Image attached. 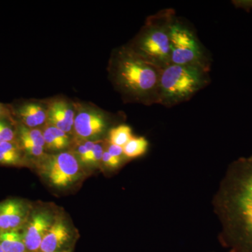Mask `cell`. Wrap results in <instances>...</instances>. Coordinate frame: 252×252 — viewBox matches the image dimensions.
Returning a JSON list of instances; mask_svg holds the SVG:
<instances>
[{
    "instance_id": "2",
    "label": "cell",
    "mask_w": 252,
    "mask_h": 252,
    "mask_svg": "<svg viewBox=\"0 0 252 252\" xmlns=\"http://www.w3.org/2000/svg\"><path fill=\"white\" fill-rule=\"evenodd\" d=\"M111 81L126 102L158 104L161 69L127 45L113 51L108 68Z\"/></svg>"
},
{
    "instance_id": "5",
    "label": "cell",
    "mask_w": 252,
    "mask_h": 252,
    "mask_svg": "<svg viewBox=\"0 0 252 252\" xmlns=\"http://www.w3.org/2000/svg\"><path fill=\"white\" fill-rule=\"evenodd\" d=\"M170 64L195 66L210 70L207 53L189 26L176 17L170 31Z\"/></svg>"
},
{
    "instance_id": "17",
    "label": "cell",
    "mask_w": 252,
    "mask_h": 252,
    "mask_svg": "<svg viewBox=\"0 0 252 252\" xmlns=\"http://www.w3.org/2000/svg\"><path fill=\"white\" fill-rule=\"evenodd\" d=\"M17 137L27 139L36 145L41 147H45L43 132L36 128H31L19 124L18 125Z\"/></svg>"
},
{
    "instance_id": "12",
    "label": "cell",
    "mask_w": 252,
    "mask_h": 252,
    "mask_svg": "<svg viewBox=\"0 0 252 252\" xmlns=\"http://www.w3.org/2000/svg\"><path fill=\"white\" fill-rule=\"evenodd\" d=\"M75 114L72 106L64 99H56L47 109V122L50 126L69 133L74 126Z\"/></svg>"
},
{
    "instance_id": "24",
    "label": "cell",
    "mask_w": 252,
    "mask_h": 252,
    "mask_svg": "<svg viewBox=\"0 0 252 252\" xmlns=\"http://www.w3.org/2000/svg\"><path fill=\"white\" fill-rule=\"evenodd\" d=\"M107 152L112 157L118 158L122 159V156L124 155L123 147L115 145V144H109Z\"/></svg>"
},
{
    "instance_id": "26",
    "label": "cell",
    "mask_w": 252,
    "mask_h": 252,
    "mask_svg": "<svg viewBox=\"0 0 252 252\" xmlns=\"http://www.w3.org/2000/svg\"><path fill=\"white\" fill-rule=\"evenodd\" d=\"M11 117H12V115H11L9 106L0 103V119H11Z\"/></svg>"
},
{
    "instance_id": "15",
    "label": "cell",
    "mask_w": 252,
    "mask_h": 252,
    "mask_svg": "<svg viewBox=\"0 0 252 252\" xmlns=\"http://www.w3.org/2000/svg\"><path fill=\"white\" fill-rule=\"evenodd\" d=\"M149 143L143 137H133L123 147L126 157L134 158L141 157L147 152Z\"/></svg>"
},
{
    "instance_id": "14",
    "label": "cell",
    "mask_w": 252,
    "mask_h": 252,
    "mask_svg": "<svg viewBox=\"0 0 252 252\" xmlns=\"http://www.w3.org/2000/svg\"><path fill=\"white\" fill-rule=\"evenodd\" d=\"M0 246L4 252H26L23 233L18 230L0 233Z\"/></svg>"
},
{
    "instance_id": "23",
    "label": "cell",
    "mask_w": 252,
    "mask_h": 252,
    "mask_svg": "<svg viewBox=\"0 0 252 252\" xmlns=\"http://www.w3.org/2000/svg\"><path fill=\"white\" fill-rule=\"evenodd\" d=\"M121 161H122V159L112 157L107 151H104L103 156H102V162L106 167L115 168L119 166Z\"/></svg>"
},
{
    "instance_id": "27",
    "label": "cell",
    "mask_w": 252,
    "mask_h": 252,
    "mask_svg": "<svg viewBox=\"0 0 252 252\" xmlns=\"http://www.w3.org/2000/svg\"><path fill=\"white\" fill-rule=\"evenodd\" d=\"M0 252H4V250H2V248H1V246H0Z\"/></svg>"
},
{
    "instance_id": "13",
    "label": "cell",
    "mask_w": 252,
    "mask_h": 252,
    "mask_svg": "<svg viewBox=\"0 0 252 252\" xmlns=\"http://www.w3.org/2000/svg\"><path fill=\"white\" fill-rule=\"evenodd\" d=\"M22 151L18 141L0 144V164L6 165H20L23 162Z\"/></svg>"
},
{
    "instance_id": "18",
    "label": "cell",
    "mask_w": 252,
    "mask_h": 252,
    "mask_svg": "<svg viewBox=\"0 0 252 252\" xmlns=\"http://www.w3.org/2000/svg\"><path fill=\"white\" fill-rule=\"evenodd\" d=\"M6 119H0V144L5 142H17L16 132L6 122Z\"/></svg>"
},
{
    "instance_id": "11",
    "label": "cell",
    "mask_w": 252,
    "mask_h": 252,
    "mask_svg": "<svg viewBox=\"0 0 252 252\" xmlns=\"http://www.w3.org/2000/svg\"><path fill=\"white\" fill-rule=\"evenodd\" d=\"M12 117H16L19 124L31 128H35L47 121V109L34 102H23L9 106Z\"/></svg>"
},
{
    "instance_id": "6",
    "label": "cell",
    "mask_w": 252,
    "mask_h": 252,
    "mask_svg": "<svg viewBox=\"0 0 252 252\" xmlns=\"http://www.w3.org/2000/svg\"><path fill=\"white\" fill-rule=\"evenodd\" d=\"M39 171L56 188H67L81 178L80 165L77 158L70 152L43 157Z\"/></svg>"
},
{
    "instance_id": "1",
    "label": "cell",
    "mask_w": 252,
    "mask_h": 252,
    "mask_svg": "<svg viewBox=\"0 0 252 252\" xmlns=\"http://www.w3.org/2000/svg\"><path fill=\"white\" fill-rule=\"evenodd\" d=\"M221 236L231 252H252V157L232 162L214 198Z\"/></svg>"
},
{
    "instance_id": "25",
    "label": "cell",
    "mask_w": 252,
    "mask_h": 252,
    "mask_svg": "<svg viewBox=\"0 0 252 252\" xmlns=\"http://www.w3.org/2000/svg\"><path fill=\"white\" fill-rule=\"evenodd\" d=\"M233 4L236 7L247 10L252 9V0H240V1H233Z\"/></svg>"
},
{
    "instance_id": "4",
    "label": "cell",
    "mask_w": 252,
    "mask_h": 252,
    "mask_svg": "<svg viewBox=\"0 0 252 252\" xmlns=\"http://www.w3.org/2000/svg\"><path fill=\"white\" fill-rule=\"evenodd\" d=\"M210 70L195 66L170 64L163 68L159 85V102L172 107L187 102L210 82Z\"/></svg>"
},
{
    "instance_id": "20",
    "label": "cell",
    "mask_w": 252,
    "mask_h": 252,
    "mask_svg": "<svg viewBox=\"0 0 252 252\" xmlns=\"http://www.w3.org/2000/svg\"><path fill=\"white\" fill-rule=\"evenodd\" d=\"M46 128L54 136L55 138L62 146L63 149L67 147L68 144H69V137H68L67 134L66 132L60 130L57 127H53V126H49Z\"/></svg>"
},
{
    "instance_id": "28",
    "label": "cell",
    "mask_w": 252,
    "mask_h": 252,
    "mask_svg": "<svg viewBox=\"0 0 252 252\" xmlns=\"http://www.w3.org/2000/svg\"></svg>"
},
{
    "instance_id": "21",
    "label": "cell",
    "mask_w": 252,
    "mask_h": 252,
    "mask_svg": "<svg viewBox=\"0 0 252 252\" xmlns=\"http://www.w3.org/2000/svg\"><path fill=\"white\" fill-rule=\"evenodd\" d=\"M44 141H45V147L51 150L59 151L63 149L62 146L60 144L57 140L55 138L54 135L49 132L47 128L43 131Z\"/></svg>"
},
{
    "instance_id": "22",
    "label": "cell",
    "mask_w": 252,
    "mask_h": 252,
    "mask_svg": "<svg viewBox=\"0 0 252 252\" xmlns=\"http://www.w3.org/2000/svg\"><path fill=\"white\" fill-rule=\"evenodd\" d=\"M104 152L103 144H102V142H100V141L96 142L89 163L97 164L102 161Z\"/></svg>"
},
{
    "instance_id": "7",
    "label": "cell",
    "mask_w": 252,
    "mask_h": 252,
    "mask_svg": "<svg viewBox=\"0 0 252 252\" xmlns=\"http://www.w3.org/2000/svg\"><path fill=\"white\" fill-rule=\"evenodd\" d=\"M56 217L49 210H39L32 214L23 233L28 251L39 252L41 242L54 223Z\"/></svg>"
},
{
    "instance_id": "8",
    "label": "cell",
    "mask_w": 252,
    "mask_h": 252,
    "mask_svg": "<svg viewBox=\"0 0 252 252\" xmlns=\"http://www.w3.org/2000/svg\"><path fill=\"white\" fill-rule=\"evenodd\" d=\"M29 212V205L18 199L0 203V233L18 230L28 221Z\"/></svg>"
},
{
    "instance_id": "19",
    "label": "cell",
    "mask_w": 252,
    "mask_h": 252,
    "mask_svg": "<svg viewBox=\"0 0 252 252\" xmlns=\"http://www.w3.org/2000/svg\"><path fill=\"white\" fill-rule=\"evenodd\" d=\"M18 143L21 146L23 151L26 152L28 155L34 157H43L44 156V147L36 145L27 139L18 137Z\"/></svg>"
},
{
    "instance_id": "3",
    "label": "cell",
    "mask_w": 252,
    "mask_h": 252,
    "mask_svg": "<svg viewBox=\"0 0 252 252\" xmlns=\"http://www.w3.org/2000/svg\"><path fill=\"white\" fill-rule=\"evenodd\" d=\"M176 17L172 9H162L149 16L138 34L127 46L160 69L167 67L170 64V31Z\"/></svg>"
},
{
    "instance_id": "16",
    "label": "cell",
    "mask_w": 252,
    "mask_h": 252,
    "mask_svg": "<svg viewBox=\"0 0 252 252\" xmlns=\"http://www.w3.org/2000/svg\"><path fill=\"white\" fill-rule=\"evenodd\" d=\"M110 144L124 147L133 137L130 126L120 125L111 129L109 134Z\"/></svg>"
},
{
    "instance_id": "10",
    "label": "cell",
    "mask_w": 252,
    "mask_h": 252,
    "mask_svg": "<svg viewBox=\"0 0 252 252\" xmlns=\"http://www.w3.org/2000/svg\"><path fill=\"white\" fill-rule=\"evenodd\" d=\"M72 239V232L67 221L61 217H56L42 242L39 252H59L66 251Z\"/></svg>"
},
{
    "instance_id": "9",
    "label": "cell",
    "mask_w": 252,
    "mask_h": 252,
    "mask_svg": "<svg viewBox=\"0 0 252 252\" xmlns=\"http://www.w3.org/2000/svg\"><path fill=\"white\" fill-rule=\"evenodd\" d=\"M107 127L103 114L94 109H83L75 115L74 127L81 138L89 139L100 135Z\"/></svg>"
}]
</instances>
